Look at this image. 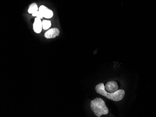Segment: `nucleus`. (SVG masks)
<instances>
[{"instance_id": "1", "label": "nucleus", "mask_w": 156, "mask_h": 117, "mask_svg": "<svg viewBox=\"0 0 156 117\" xmlns=\"http://www.w3.org/2000/svg\"><path fill=\"white\" fill-rule=\"evenodd\" d=\"M95 91L100 95L114 101H121L123 99L125 95V91L123 90H118L114 93H109L105 90L103 83L97 85L95 86Z\"/></svg>"}, {"instance_id": "2", "label": "nucleus", "mask_w": 156, "mask_h": 117, "mask_svg": "<svg viewBox=\"0 0 156 117\" xmlns=\"http://www.w3.org/2000/svg\"><path fill=\"white\" fill-rule=\"evenodd\" d=\"M91 110L95 113V116L100 117L102 115H107L108 109L104 100L101 98H96L91 101Z\"/></svg>"}, {"instance_id": "3", "label": "nucleus", "mask_w": 156, "mask_h": 117, "mask_svg": "<svg viewBox=\"0 0 156 117\" xmlns=\"http://www.w3.org/2000/svg\"><path fill=\"white\" fill-rule=\"evenodd\" d=\"M39 11L42 13L43 17L46 18L50 19L53 17V11L44 5H41L40 6Z\"/></svg>"}, {"instance_id": "4", "label": "nucleus", "mask_w": 156, "mask_h": 117, "mask_svg": "<svg viewBox=\"0 0 156 117\" xmlns=\"http://www.w3.org/2000/svg\"><path fill=\"white\" fill-rule=\"evenodd\" d=\"M118 84L114 81L108 82L105 86V90L109 93H114L118 90Z\"/></svg>"}, {"instance_id": "5", "label": "nucleus", "mask_w": 156, "mask_h": 117, "mask_svg": "<svg viewBox=\"0 0 156 117\" xmlns=\"http://www.w3.org/2000/svg\"><path fill=\"white\" fill-rule=\"evenodd\" d=\"M59 30L57 28H52L48 30L44 34V37L47 39L55 38L59 36Z\"/></svg>"}, {"instance_id": "6", "label": "nucleus", "mask_w": 156, "mask_h": 117, "mask_svg": "<svg viewBox=\"0 0 156 117\" xmlns=\"http://www.w3.org/2000/svg\"><path fill=\"white\" fill-rule=\"evenodd\" d=\"M33 30L36 33L39 34L42 31L43 25L41 19L38 17H36L35 19L34 22L33 24Z\"/></svg>"}, {"instance_id": "7", "label": "nucleus", "mask_w": 156, "mask_h": 117, "mask_svg": "<svg viewBox=\"0 0 156 117\" xmlns=\"http://www.w3.org/2000/svg\"><path fill=\"white\" fill-rule=\"evenodd\" d=\"M38 10H39V9L38 8L37 3H33L31 4V5L29 7L28 12L29 14H33V13L38 11Z\"/></svg>"}, {"instance_id": "8", "label": "nucleus", "mask_w": 156, "mask_h": 117, "mask_svg": "<svg viewBox=\"0 0 156 117\" xmlns=\"http://www.w3.org/2000/svg\"><path fill=\"white\" fill-rule=\"evenodd\" d=\"M52 25V23L50 20H44L42 22L43 28L44 30H47L50 28Z\"/></svg>"}, {"instance_id": "9", "label": "nucleus", "mask_w": 156, "mask_h": 117, "mask_svg": "<svg viewBox=\"0 0 156 117\" xmlns=\"http://www.w3.org/2000/svg\"><path fill=\"white\" fill-rule=\"evenodd\" d=\"M32 15L33 16H36V17H38L40 19H42L43 17L42 13L40 11H36L32 14Z\"/></svg>"}]
</instances>
